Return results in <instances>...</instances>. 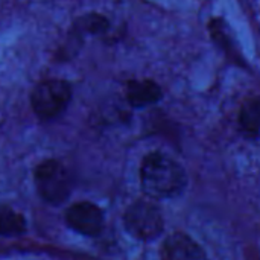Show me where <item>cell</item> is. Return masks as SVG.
Masks as SVG:
<instances>
[{"instance_id":"obj_2","label":"cell","mask_w":260,"mask_h":260,"mask_svg":"<svg viewBox=\"0 0 260 260\" xmlns=\"http://www.w3.org/2000/svg\"><path fill=\"white\" fill-rule=\"evenodd\" d=\"M72 98L70 85L61 79H47L40 82L32 91V108L41 119L59 116Z\"/></svg>"},{"instance_id":"obj_3","label":"cell","mask_w":260,"mask_h":260,"mask_svg":"<svg viewBox=\"0 0 260 260\" xmlns=\"http://www.w3.org/2000/svg\"><path fill=\"white\" fill-rule=\"evenodd\" d=\"M123 222L126 230L137 239L151 241L161 235L163 232V216L157 206L148 201H136L128 207L123 215Z\"/></svg>"},{"instance_id":"obj_9","label":"cell","mask_w":260,"mask_h":260,"mask_svg":"<svg viewBox=\"0 0 260 260\" xmlns=\"http://www.w3.org/2000/svg\"><path fill=\"white\" fill-rule=\"evenodd\" d=\"M26 229L24 219L21 215L15 213L8 207L0 209V235H21Z\"/></svg>"},{"instance_id":"obj_1","label":"cell","mask_w":260,"mask_h":260,"mask_svg":"<svg viewBox=\"0 0 260 260\" xmlns=\"http://www.w3.org/2000/svg\"><path fill=\"white\" fill-rule=\"evenodd\" d=\"M143 192L155 200L172 198L186 187V172L178 161L163 152H151L143 158L140 168Z\"/></svg>"},{"instance_id":"obj_8","label":"cell","mask_w":260,"mask_h":260,"mask_svg":"<svg viewBox=\"0 0 260 260\" xmlns=\"http://www.w3.org/2000/svg\"><path fill=\"white\" fill-rule=\"evenodd\" d=\"M239 123L247 136H260V96H253L244 101L239 111Z\"/></svg>"},{"instance_id":"obj_6","label":"cell","mask_w":260,"mask_h":260,"mask_svg":"<svg viewBox=\"0 0 260 260\" xmlns=\"http://www.w3.org/2000/svg\"><path fill=\"white\" fill-rule=\"evenodd\" d=\"M161 260H209V257L192 238L184 233H174L161 247Z\"/></svg>"},{"instance_id":"obj_5","label":"cell","mask_w":260,"mask_h":260,"mask_svg":"<svg viewBox=\"0 0 260 260\" xmlns=\"http://www.w3.org/2000/svg\"><path fill=\"white\" fill-rule=\"evenodd\" d=\"M67 224L85 235V236H98L104 227V215L101 209L91 203H76L66 213Z\"/></svg>"},{"instance_id":"obj_7","label":"cell","mask_w":260,"mask_h":260,"mask_svg":"<svg viewBox=\"0 0 260 260\" xmlns=\"http://www.w3.org/2000/svg\"><path fill=\"white\" fill-rule=\"evenodd\" d=\"M126 99L136 108L148 107L161 99V88L149 79L131 81L126 87Z\"/></svg>"},{"instance_id":"obj_4","label":"cell","mask_w":260,"mask_h":260,"mask_svg":"<svg viewBox=\"0 0 260 260\" xmlns=\"http://www.w3.org/2000/svg\"><path fill=\"white\" fill-rule=\"evenodd\" d=\"M35 181L41 198L52 204L62 203L72 190L70 175L56 160L43 161L35 169Z\"/></svg>"}]
</instances>
